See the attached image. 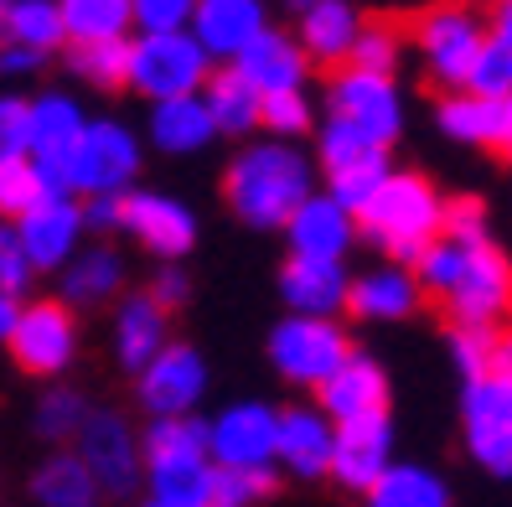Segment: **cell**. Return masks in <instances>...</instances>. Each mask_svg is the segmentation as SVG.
Wrapping results in <instances>:
<instances>
[{"label":"cell","mask_w":512,"mask_h":507,"mask_svg":"<svg viewBox=\"0 0 512 507\" xmlns=\"http://www.w3.org/2000/svg\"><path fill=\"white\" fill-rule=\"evenodd\" d=\"M347 63L357 73H383V78H394L399 68V32L388 21H363V32H357V47Z\"/></svg>","instance_id":"cell-40"},{"label":"cell","mask_w":512,"mask_h":507,"mask_svg":"<svg viewBox=\"0 0 512 507\" xmlns=\"http://www.w3.org/2000/svg\"><path fill=\"white\" fill-rule=\"evenodd\" d=\"M213 63L197 47L192 32H166V37H140L130 42V88L145 94L150 104H171V99H197Z\"/></svg>","instance_id":"cell-4"},{"label":"cell","mask_w":512,"mask_h":507,"mask_svg":"<svg viewBox=\"0 0 512 507\" xmlns=\"http://www.w3.org/2000/svg\"><path fill=\"white\" fill-rule=\"evenodd\" d=\"M78 233H83V207L73 197H52L32 218L16 223V244L32 270H68L78 254Z\"/></svg>","instance_id":"cell-18"},{"label":"cell","mask_w":512,"mask_h":507,"mask_svg":"<svg viewBox=\"0 0 512 507\" xmlns=\"http://www.w3.org/2000/svg\"><path fill=\"white\" fill-rule=\"evenodd\" d=\"M414 47L425 57V73L450 88V94H466L471 68L481 47H487V21L466 6H435L414 21Z\"/></svg>","instance_id":"cell-8"},{"label":"cell","mask_w":512,"mask_h":507,"mask_svg":"<svg viewBox=\"0 0 512 507\" xmlns=\"http://www.w3.org/2000/svg\"><path fill=\"white\" fill-rule=\"evenodd\" d=\"M487 42H497V47L512 52V0H502V6L492 11V21H487Z\"/></svg>","instance_id":"cell-53"},{"label":"cell","mask_w":512,"mask_h":507,"mask_svg":"<svg viewBox=\"0 0 512 507\" xmlns=\"http://www.w3.org/2000/svg\"><path fill=\"white\" fill-rule=\"evenodd\" d=\"M16 316H21V301L0 290V342H11V332H16Z\"/></svg>","instance_id":"cell-55"},{"label":"cell","mask_w":512,"mask_h":507,"mask_svg":"<svg viewBox=\"0 0 512 507\" xmlns=\"http://www.w3.org/2000/svg\"><path fill=\"white\" fill-rule=\"evenodd\" d=\"M32 156V130H26V99H0V166Z\"/></svg>","instance_id":"cell-47"},{"label":"cell","mask_w":512,"mask_h":507,"mask_svg":"<svg viewBox=\"0 0 512 507\" xmlns=\"http://www.w3.org/2000/svg\"><path fill=\"white\" fill-rule=\"evenodd\" d=\"M461 440L466 456L497 476L512 482V389L497 378H476L461 389Z\"/></svg>","instance_id":"cell-9"},{"label":"cell","mask_w":512,"mask_h":507,"mask_svg":"<svg viewBox=\"0 0 512 507\" xmlns=\"http://www.w3.org/2000/svg\"><path fill=\"white\" fill-rule=\"evenodd\" d=\"M326 109L331 119H342V125L363 130L373 145H394L399 130H404V94L394 78L383 73H357V68H342L326 88Z\"/></svg>","instance_id":"cell-10"},{"label":"cell","mask_w":512,"mask_h":507,"mask_svg":"<svg viewBox=\"0 0 512 507\" xmlns=\"http://www.w3.org/2000/svg\"><path fill=\"white\" fill-rule=\"evenodd\" d=\"M32 275H37V270L26 264V254H21V244H16V228H0V290L21 301V290L32 285Z\"/></svg>","instance_id":"cell-49"},{"label":"cell","mask_w":512,"mask_h":507,"mask_svg":"<svg viewBox=\"0 0 512 507\" xmlns=\"http://www.w3.org/2000/svg\"><path fill=\"white\" fill-rule=\"evenodd\" d=\"M487 378H497V383H507L512 389V332H497V347H492V373Z\"/></svg>","instance_id":"cell-52"},{"label":"cell","mask_w":512,"mask_h":507,"mask_svg":"<svg viewBox=\"0 0 512 507\" xmlns=\"http://www.w3.org/2000/svg\"><path fill=\"white\" fill-rule=\"evenodd\" d=\"M145 507H182V502H161V497H150Z\"/></svg>","instance_id":"cell-56"},{"label":"cell","mask_w":512,"mask_h":507,"mask_svg":"<svg viewBox=\"0 0 512 507\" xmlns=\"http://www.w3.org/2000/svg\"><path fill=\"white\" fill-rule=\"evenodd\" d=\"M78 461L88 466V476L99 482L104 497H130L145 476L140 445L114 409H88V420L78 430Z\"/></svg>","instance_id":"cell-12"},{"label":"cell","mask_w":512,"mask_h":507,"mask_svg":"<svg viewBox=\"0 0 512 507\" xmlns=\"http://www.w3.org/2000/svg\"><path fill=\"white\" fill-rule=\"evenodd\" d=\"M192 11L187 0H135L130 16L140 26V37H166V32H192Z\"/></svg>","instance_id":"cell-44"},{"label":"cell","mask_w":512,"mask_h":507,"mask_svg":"<svg viewBox=\"0 0 512 507\" xmlns=\"http://www.w3.org/2000/svg\"><path fill=\"white\" fill-rule=\"evenodd\" d=\"M238 78H244L259 99H275V94H300V83H306V52H300L295 37L275 32V26H264V32L238 52Z\"/></svg>","instance_id":"cell-20"},{"label":"cell","mask_w":512,"mask_h":507,"mask_svg":"<svg viewBox=\"0 0 512 507\" xmlns=\"http://www.w3.org/2000/svg\"><path fill=\"white\" fill-rule=\"evenodd\" d=\"M321 414L331 425H363V420H383L388 414V373L378 357L352 352L337 368V378L321 389Z\"/></svg>","instance_id":"cell-15"},{"label":"cell","mask_w":512,"mask_h":507,"mask_svg":"<svg viewBox=\"0 0 512 507\" xmlns=\"http://www.w3.org/2000/svg\"><path fill=\"white\" fill-rule=\"evenodd\" d=\"M125 228L161 259H182L197 244L192 207L166 197V192H125Z\"/></svg>","instance_id":"cell-17"},{"label":"cell","mask_w":512,"mask_h":507,"mask_svg":"<svg viewBox=\"0 0 512 507\" xmlns=\"http://www.w3.org/2000/svg\"><path fill=\"white\" fill-rule=\"evenodd\" d=\"M171 347V332H166V311L150 301V295H130L114 316V357L125 373H145L156 357Z\"/></svg>","instance_id":"cell-27"},{"label":"cell","mask_w":512,"mask_h":507,"mask_svg":"<svg viewBox=\"0 0 512 507\" xmlns=\"http://www.w3.org/2000/svg\"><path fill=\"white\" fill-rule=\"evenodd\" d=\"M11 357L37 373V378H57L73 357H78V321L63 301H32L21 306L16 332H11Z\"/></svg>","instance_id":"cell-13"},{"label":"cell","mask_w":512,"mask_h":507,"mask_svg":"<svg viewBox=\"0 0 512 507\" xmlns=\"http://www.w3.org/2000/svg\"><path fill=\"white\" fill-rule=\"evenodd\" d=\"M435 125L456 145H481V151L512 156V99H476V94H450L435 109Z\"/></svg>","instance_id":"cell-19"},{"label":"cell","mask_w":512,"mask_h":507,"mask_svg":"<svg viewBox=\"0 0 512 507\" xmlns=\"http://www.w3.org/2000/svg\"><path fill=\"white\" fill-rule=\"evenodd\" d=\"M466 94H476V99H512V52L507 47H497V42L481 47Z\"/></svg>","instance_id":"cell-43"},{"label":"cell","mask_w":512,"mask_h":507,"mask_svg":"<svg viewBox=\"0 0 512 507\" xmlns=\"http://www.w3.org/2000/svg\"><path fill=\"white\" fill-rule=\"evenodd\" d=\"M130 0H68L63 6V32L73 47H94V42H125L130 32Z\"/></svg>","instance_id":"cell-33"},{"label":"cell","mask_w":512,"mask_h":507,"mask_svg":"<svg viewBox=\"0 0 512 507\" xmlns=\"http://www.w3.org/2000/svg\"><path fill=\"white\" fill-rule=\"evenodd\" d=\"M32 497L42 507H94L99 502V482L88 476V466L78 456H52L32 476Z\"/></svg>","instance_id":"cell-34"},{"label":"cell","mask_w":512,"mask_h":507,"mask_svg":"<svg viewBox=\"0 0 512 507\" xmlns=\"http://www.w3.org/2000/svg\"><path fill=\"white\" fill-rule=\"evenodd\" d=\"M52 197H68V192H57L52 187V176L26 156V161H11V166H0V218H32L37 207H47Z\"/></svg>","instance_id":"cell-36"},{"label":"cell","mask_w":512,"mask_h":507,"mask_svg":"<svg viewBox=\"0 0 512 507\" xmlns=\"http://www.w3.org/2000/svg\"><path fill=\"white\" fill-rule=\"evenodd\" d=\"M223 197L238 213V223L285 228L300 213V202L311 197V161L285 140H259L233 156L223 176Z\"/></svg>","instance_id":"cell-1"},{"label":"cell","mask_w":512,"mask_h":507,"mask_svg":"<svg viewBox=\"0 0 512 507\" xmlns=\"http://www.w3.org/2000/svg\"><path fill=\"white\" fill-rule=\"evenodd\" d=\"M37 63H42L37 52H26V47H6V42H0V73H32Z\"/></svg>","instance_id":"cell-54"},{"label":"cell","mask_w":512,"mask_h":507,"mask_svg":"<svg viewBox=\"0 0 512 507\" xmlns=\"http://www.w3.org/2000/svg\"><path fill=\"white\" fill-rule=\"evenodd\" d=\"M259 125H264V130H275V135H300V130L311 125V104H306V94H275V99H264Z\"/></svg>","instance_id":"cell-48"},{"label":"cell","mask_w":512,"mask_h":507,"mask_svg":"<svg viewBox=\"0 0 512 507\" xmlns=\"http://www.w3.org/2000/svg\"><path fill=\"white\" fill-rule=\"evenodd\" d=\"M83 109L78 99L68 94H37V99H26V130H32V161L52 176V187L57 192H68L63 187V166L73 156V145L83 135Z\"/></svg>","instance_id":"cell-16"},{"label":"cell","mask_w":512,"mask_h":507,"mask_svg":"<svg viewBox=\"0 0 512 507\" xmlns=\"http://www.w3.org/2000/svg\"><path fill=\"white\" fill-rule=\"evenodd\" d=\"M440 228H445V197L419 171H394L383 192L368 202V213L357 218V233L394 264H414L440 238Z\"/></svg>","instance_id":"cell-2"},{"label":"cell","mask_w":512,"mask_h":507,"mask_svg":"<svg viewBox=\"0 0 512 507\" xmlns=\"http://www.w3.org/2000/svg\"><path fill=\"white\" fill-rule=\"evenodd\" d=\"M259 32H264V6L259 0H202V6L192 11V37L207 52V63H213V57H228V68H233L238 52H244Z\"/></svg>","instance_id":"cell-24"},{"label":"cell","mask_w":512,"mask_h":507,"mask_svg":"<svg viewBox=\"0 0 512 507\" xmlns=\"http://www.w3.org/2000/svg\"><path fill=\"white\" fill-rule=\"evenodd\" d=\"M269 487H275V471H218L207 507H249V502L269 497Z\"/></svg>","instance_id":"cell-45"},{"label":"cell","mask_w":512,"mask_h":507,"mask_svg":"<svg viewBox=\"0 0 512 507\" xmlns=\"http://www.w3.org/2000/svg\"><path fill=\"white\" fill-rule=\"evenodd\" d=\"M83 228H99V233L125 228V197H88V207H83Z\"/></svg>","instance_id":"cell-50"},{"label":"cell","mask_w":512,"mask_h":507,"mask_svg":"<svg viewBox=\"0 0 512 507\" xmlns=\"http://www.w3.org/2000/svg\"><path fill=\"white\" fill-rule=\"evenodd\" d=\"M357 32H363V16L347 0H311L300 6V52L306 63H347Z\"/></svg>","instance_id":"cell-28"},{"label":"cell","mask_w":512,"mask_h":507,"mask_svg":"<svg viewBox=\"0 0 512 507\" xmlns=\"http://www.w3.org/2000/svg\"><path fill=\"white\" fill-rule=\"evenodd\" d=\"M363 507H450V482L425 461H394L363 492Z\"/></svg>","instance_id":"cell-29"},{"label":"cell","mask_w":512,"mask_h":507,"mask_svg":"<svg viewBox=\"0 0 512 507\" xmlns=\"http://www.w3.org/2000/svg\"><path fill=\"white\" fill-rule=\"evenodd\" d=\"M119 254L109 249H88V254H73V264L63 270V301L68 306H99L119 290Z\"/></svg>","instance_id":"cell-35"},{"label":"cell","mask_w":512,"mask_h":507,"mask_svg":"<svg viewBox=\"0 0 512 507\" xmlns=\"http://www.w3.org/2000/svg\"><path fill=\"white\" fill-rule=\"evenodd\" d=\"M394 466V425L363 420V425H337V451H331V476L347 492H368L378 476Z\"/></svg>","instance_id":"cell-22"},{"label":"cell","mask_w":512,"mask_h":507,"mask_svg":"<svg viewBox=\"0 0 512 507\" xmlns=\"http://www.w3.org/2000/svg\"><path fill=\"white\" fill-rule=\"evenodd\" d=\"M394 176V166H388V156H378V161H363V166H352V171H337L331 176V202L342 207V213H352V218H363L368 213V202L383 192V182Z\"/></svg>","instance_id":"cell-37"},{"label":"cell","mask_w":512,"mask_h":507,"mask_svg":"<svg viewBox=\"0 0 512 507\" xmlns=\"http://www.w3.org/2000/svg\"><path fill=\"white\" fill-rule=\"evenodd\" d=\"M425 290H419L409 264H378V270L357 275L347 290V311L363 316V321H404L419 311Z\"/></svg>","instance_id":"cell-25"},{"label":"cell","mask_w":512,"mask_h":507,"mask_svg":"<svg viewBox=\"0 0 512 507\" xmlns=\"http://www.w3.org/2000/svg\"><path fill=\"white\" fill-rule=\"evenodd\" d=\"M378 156H388L383 145H373L363 130H352V125H342V119L326 114V125H321V161H326L331 176L363 166V161H378Z\"/></svg>","instance_id":"cell-39"},{"label":"cell","mask_w":512,"mask_h":507,"mask_svg":"<svg viewBox=\"0 0 512 507\" xmlns=\"http://www.w3.org/2000/svg\"><path fill=\"white\" fill-rule=\"evenodd\" d=\"M140 466L150 497L182 502V507H207L213 502V456H207V425L197 420H156L140 440Z\"/></svg>","instance_id":"cell-3"},{"label":"cell","mask_w":512,"mask_h":507,"mask_svg":"<svg viewBox=\"0 0 512 507\" xmlns=\"http://www.w3.org/2000/svg\"><path fill=\"white\" fill-rule=\"evenodd\" d=\"M450 326H487L497 332V321L512 316V259L502 244L481 238V244H461V270L456 285L445 290Z\"/></svg>","instance_id":"cell-5"},{"label":"cell","mask_w":512,"mask_h":507,"mask_svg":"<svg viewBox=\"0 0 512 507\" xmlns=\"http://www.w3.org/2000/svg\"><path fill=\"white\" fill-rule=\"evenodd\" d=\"M73 73L94 88H125L130 83V42H94V47H73Z\"/></svg>","instance_id":"cell-38"},{"label":"cell","mask_w":512,"mask_h":507,"mask_svg":"<svg viewBox=\"0 0 512 507\" xmlns=\"http://www.w3.org/2000/svg\"><path fill=\"white\" fill-rule=\"evenodd\" d=\"M83 420H88V404L73 389H47L37 404V435L42 440H68L83 430Z\"/></svg>","instance_id":"cell-42"},{"label":"cell","mask_w":512,"mask_h":507,"mask_svg":"<svg viewBox=\"0 0 512 507\" xmlns=\"http://www.w3.org/2000/svg\"><path fill=\"white\" fill-rule=\"evenodd\" d=\"M140 171V140L119 125V119H88L73 156L63 166V187L68 197H125V187Z\"/></svg>","instance_id":"cell-6"},{"label":"cell","mask_w":512,"mask_h":507,"mask_svg":"<svg viewBox=\"0 0 512 507\" xmlns=\"http://www.w3.org/2000/svg\"><path fill=\"white\" fill-rule=\"evenodd\" d=\"M352 357V342L337 321H316V316H285L275 332H269V363L285 383L300 389H326L337 368Z\"/></svg>","instance_id":"cell-7"},{"label":"cell","mask_w":512,"mask_h":507,"mask_svg":"<svg viewBox=\"0 0 512 507\" xmlns=\"http://www.w3.org/2000/svg\"><path fill=\"white\" fill-rule=\"evenodd\" d=\"M450 363H456V373L466 383L487 378L492 373V347H497V332H487V326H450Z\"/></svg>","instance_id":"cell-41"},{"label":"cell","mask_w":512,"mask_h":507,"mask_svg":"<svg viewBox=\"0 0 512 507\" xmlns=\"http://www.w3.org/2000/svg\"><path fill=\"white\" fill-rule=\"evenodd\" d=\"M290 238V259H321V264H342V254L357 238V218L342 213L326 192H311L300 202V213L285 223Z\"/></svg>","instance_id":"cell-21"},{"label":"cell","mask_w":512,"mask_h":507,"mask_svg":"<svg viewBox=\"0 0 512 507\" xmlns=\"http://www.w3.org/2000/svg\"><path fill=\"white\" fill-rule=\"evenodd\" d=\"M331 451H337V425L321 409H285L280 414V445L275 461L295 476H331Z\"/></svg>","instance_id":"cell-26"},{"label":"cell","mask_w":512,"mask_h":507,"mask_svg":"<svg viewBox=\"0 0 512 507\" xmlns=\"http://www.w3.org/2000/svg\"><path fill=\"white\" fill-rule=\"evenodd\" d=\"M347 290L352 275L347 264H321V259H290L280 270V295L290 316H316V321H337V311H347Z\"/></svg>","instance_id":"cell-23"},{"label":"cell","mask_w":512,"mask_h":507,"mask_svg":"<svg viewBox=\"0 0 512 507\" xmlns=\"http://www.w3.org/2000/svg\"><path fill=\"white\" fill-rule=\"evenodd\" d=\"M213 114H207L202 94L197 99H171V104H150V140L166 156H192L213 140Z\"/></svg>","instance_id":"cell-30"},{"label":"cell","mask_w":512,"mask_h":507,"mask_svg":"<svg viewBox=\"0 0 512 507\" xmlns=\"http://www.w3.org/2000/svg\"><path fill=\"white\" fill-rule=\"evenodd\" d=\"M0 26H6V47H26L47 57L57 42H63V6H52V0H11V6H0Z\"/></svg>","instance_id":"cell-32"},{"label":"cell","mask_w":512,"mask_h":507,"mask_svg":"<svg viewBox=\"0 0 512 507\" xmlns=\"http://www.w3.org/2000/svg\"><path fill=\"white\" fill-rule=\"evenodd\" d=\"M150 301H156L161 311H166V306H182V301H187V275L176 270V264H166V270L156 275V290H150Z\"/></svg>","instance_id":"cell-51"},{"label":"cell","mask_w":512,"mask_h":507,"mask_svg":"<svg viewBox=\"0 0 512 507\" xmlns=\"http://www.w3.org/2000/svg\"><path fill=\"white\" fill-rule=\"evenodd\" d=\"M280 445V409L259 399L228 404L213 425H207V456L218 471H269Z\"/></svg>","instance_id":"cell-11"},{"label":"cell","mask_w":512,"mask_h":507,"mask_svg":"<svg viewBox=\"0 0 512 507\" xmlns=\"http://www.w3.org/2000/svg\"><path fill=\"white\" fill-rule=\"evenodd\" d=\"M202 104H207V114H213L218 135H254L259 114H264V99L254 94L244 78H238V68H223V73L207 78Z\"/></svg>","instance_id":"cell-31"},{"label":"cell","mask_w":512,"mask_h":507,"mask_svg":"<svg viewBox=\"0 0 512 507\" xmlns=\"http://www.w3.org/2000/svg\"><path fill=\"white\" fill-rule=\"evenodd\" d=\"M202 389H207V363L187 342H171L156 363L140 373V404L156 414V420H187L202 399Z\"/></svg>","instance_id":"cell-14"},{"label":"cell","mask_w":512,"mask_h":507,"mask_svg":"<svg viewBox=\"0 0 512 507\" xmlns=\"http://www.w3.org/2000/svg\"><path fill=\"white\" fill-rule=\"evenodd\" d=\"M440 238H450V244H481L487 233V202L481 197H445V228Z\"/></svg>","instance_id":"cell-46"}]
</instances>
